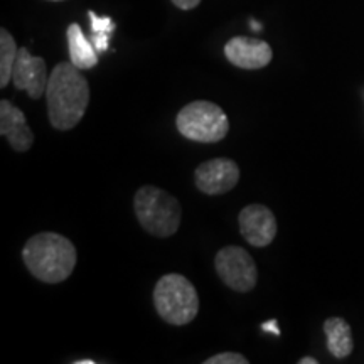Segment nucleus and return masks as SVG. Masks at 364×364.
Instances as JSON below:
<instances>
[{
  "mask_svg": "<svg viewBox=\"0 0 364 364\" xmlns=\"http://www.w3.org/2000/svg\"><path fill=\"white\" fill-rule=\"evenodd\" d=\"M68 48H70L71 63L80 70H91L98 65V51L93 43L86 39L83 29L78 24L68 27Z\"/></svg>",
  "mask_w": 364,
  "mask_h": 364,
  "instance_id": "13",
  "label": "nucleus"
},
{
  "mask_svg": "<svg viewBox=\"0 0 364 364\" xmlns=\"http://www.w3.org/2000/svg\"><path fill=\"white\" fill-rule=\"evenodd\" d=\"M324 334L327 338V349L334 358L344 359L353 353L354 339L351 326L343 317H329L324 322Z\"/></svg>",
  "mask_w": 364,
  "mask_h": 364,
  "instance_id": "12",
  "label": "nucleus"
},
{
  "mask_svg": "<svg viewBox=\"0 0 364 364\" xmlns=\"http://www.w3.org/2000/svg\"><path fill=\"white\" fill-rule=\"evenodd\" d=\"M49 122L56 130H71L83 120L90 105V85L80 68L59 63L49 75L46 88Z\"/></svg>",
  "mask_w": 364,
  "mask_h": 364,
  "instance_id": "1",
  "label": "nucleus"
},
{
  "mask_svg": "<svg viewBox=\"0 0 364 364\" xmlns=\"http://www.w3.org/2000/svg\"><path fill=\"white\" fill-rule=\"evenodd\" d=\"M299 364H318V361H317V359L311 358V356H307V358H302V359H300Z\"/></svg>",
  "mask_w": 364,
  "mask_h": 364,
  "instance_id": "20",
  "label": "nucleus"
},
{
  "mask_svg": "<svg viewBox=\"0 0 364 364\" xmlns=\"http://www.w3.org/2000/svg\"><path fill=\"white\" fill-rule=\"evenodd\" d=\"M250 26H252L255 31H260L262 29V26L258 24V22H255V21H250Z\"/></svg>",
  "mask_w": 364,
  "mask_h": 364,
  "instance_id": "21",
  "label": "nucleus"
},
{
  "mask_svg": "<svg viewBox=\"0 0 364 364\" xmlns=\"http://www.w3.org/2000/svg\"><path fill=\"white\" fill-rule=\"evenodd\" d=\"M176 7L182 9V11H191V9L198 7L201 4V0H172Z\"/></svg>",
  "mask_w": 364,
  "mask_h": 364,
  "instance_id": "18",
  "label": "nucleus"
},
{
  "mask_svg": "<svg viewBox=\"0 0 364 364\" xmlns=\"http://www.w3.org/2000/svg\"><path fill=\"white\" fill-rule=\"evenodd\" d=\"M262 331L272 332V334H275V336H280L279 322H277V318H272V321H268V322H265V324H262Z\"/></svg>",
  "mask_w": 364,
  "mask_h": 364,
  "instance_id": "19",
  "label": "nucleus"
},
{
  "mask_svg": "<svg viewBox=\"0 0 364 364\" xmlns=\"http://www.w3.org/2000/svg\"><path fill=\"white\" fill-rule=\"evenodd\" d=\"M0 135L6 136L16 152H27L34 144V134L26 115L7 100L0 102Z\"/></svg>",
  "mask_w": 364,
  "mask_h": 364,
  "instance_id": "11",
  "label": "nucleus"
},
{
  "mask_svg": "<svg viewBox=\"0 0 364 364\" xmlns=\"http://www.w3.org/2000/svg\"><path fill=\"white\" fill-rule=\"evenodd\" d=\"M240 167L231 159L218 157L203 162L194 172L196 188L208 196H221L236 188Z\"/></svg>",
  "mask_w": 364,
  "mask_h": 364,
  "instance_id": "7",
  "label": "nucleus"
},
{
  "mask_svg": "<svg viewBox=\"0 0 364 364\" xmlns=\"http://www.w3.org/2000/svg\"><path fill=\"white\" fill-rule=\"evenodd\" d=\"M19 48L7 29L0 31V88H6L12 80L14 65H16Z\"/></svg>",
  "mask_w": 364,
  "mask_h": 364,
  "instance_id": "14",
  "label": "nucleus"
},
{
  "mask_svg": "<svg viewBox=\"0 0 364 364\" xmlns=\"http://www.w3.org/2000/svg\"><path fill=\"white\" fill-rule=\"evenodd\" d=\"M88 17L91 21V31H93V33L112 34L113 31H115V24H113L110 17H98L93 11L88 12Z\"/></svg>",
  "mask_w": 364,
  "mask_h": 364,
  "instance_id": "15",
  "label": "nucleus"
},
{
  "mask_svg": "<svg viewBox=\"0 0 364 364\" xmlns=\"http://www.w3.org/2000/svg\"><path fill=\"white\" fill-rule=\"evenodd\" d=\"M75 364H95V361H91V359H81V361H75Z\"/></svg>",
  "mask_w": 364,
  "mask_h": 364,
  "instance_id": "22",
  "label": "nucleus"
},
{
  "mask_svg": "<svg viewBox=\"0 0 364 364\" xmlns=\"http://www.w3.org/2000/svg\"><path fill=\"white\" fill-rule=\"evenodd\" d=\"M22 260L34 279L44 284H61L75 272L78 253L66 236L46 231L26 241Z\"/></svg>",
  "mask_w": 364,
  "mask_h": 364,
  "instance_id": "2",
  "label": "nucleus"
},
{
  "mask_svg": "<svg viewBox=\"0 0 364 364\" xmlns=\"http://www.w3.org/2000/svg\"><path fill=\"white\" fill-rule=\"evenodd\" d=\"M108 41H110V34L107 33H93L91 36V43H93L95 49H97L98 53H103L108 49Z\"/></svg>",
  "mask_w": 364,
  "mask_h": 364,
  "instance_id": "17",
  "label": "nucleus"
},
{
  "mask_svg": "<svg viewBox=\"0 0 364 364\" xmlns=\"http://www.w3.org/2000/svg\"><path fill=\"white\" fill-rule=\"evenodd\" d=\"M238 223L241 236L255 248L268 247L279 231L275 215L263 204H250L241 209Z\"/></svg>",
  "mask_w": 364,
  "mask_h": 364,
  "instance_id": "8",
  "label": "nucleus"
},
{
  "mask_svg": "<svg viewBox=\"0 0 364 364\" xmlns=\"http://www.w3.org/2000/svg\"><path fill=\"white\" fill-rule=\"evenodd\" d=\"M215 267L223 284L236 292H250L257 287L258 268L247 250L241 247H225L216 253Z\"/></svg>",
  "mask_w": 364,
  "mask_h": 364,
  "instance_id": "6",
  "label": "nucleus"
},
{
  "mask_svg": "<svg viewBox=\"0 0 364 364\" xmlns=\"http://www.w3.org/2000/svg\"><path fill=\"white\" fill-rule=\"evenodd\" d=\"M177 130L182 136L201 144L221 142L230 132V120L221 107L206 100H196L177 113Z\"/></svg>",
  "mask_w": 364,
  "mask_h": 364,
  "instance_id": "5",
  "label": "nucleus"
},
{
  "mask_svg": "<svg viewBox=\"0 0 364 364\" xmlns=\"http://www.w3.org/2000/svg\"><path fill=\"white\" fill-rule=\"evenodd\" d=\"M154 306L164 322L186 326L199 312V295L196 287L179 273H167L154 289Z\"/></svg>",
  "mask_w": 364,
  "mask_h": 364,
  "instance_id": "4",
  "label": "nucleus"
},
{
  "mask_svg": "<svg viewBox=\"0 0 364 364\" xmlns=\"http://www.w3.org/2000/svg\"><path fill=\"white\" fill-rule=\"evenodd\" d=\"M48 70L46 61L39 56H33L27 48H19L16 65L12 71V83L17 90L26 91L33 100H39L48 88Z\"/></svg>",
  "mask_w": 364,
  "mask_h": 364,
  "instance_id": "9",
  "label": "nucleus"
},
{
  "mask_svg": "<svg viewBox=\"0 0 364 364\" xmlns=\"http://www.w3.org/2000/svg\"><path fill=\"white\" fill-rule=\"evenodd\" d=\"M204 364H248V359L240 353H221L208 358Z\"/></svg>",
  "mask_w": 364,
  "mask_h": 364,
  "instance_id": "16",
  "label": "nucleus"
},
{
  "mask_svg": "<svg viewBox=\"0 0 364 364\" xmlns=\"http://www.w3.org/2000/svg\"><path fill=\"white\" fill-rule=\"evenodd\" d=\"M48 2H63V0H48Z\"/></svg>",
  "mask_w": 364,
  "mask_h": 364,
  "instance_id": "23",
  "label": "nucleus"
},
{
  "mask_svg": "<svg viewBox=\"0 0 364 364\" xmlns=\"http://www.w3.org/2000/svg\"><path fill=\"white\" fill-rule=\"evenodd\" d=\"M134 211L140 226L156 238H169L176 235L182 221L179 201L156 186H144L136 191Z\"/></svg>",
  "mask_w": 364,
  "mask_h": 364,
  "instance_id": "3",
  "label": "nucleus"
},
{
  "mask_svg": "<svg viewBox=\"0 0 364 364\" xmlns=\"http://www.w3.org/2000/svg\"><path fill=\"white\" fill-rule=\"evenodd\" d=\"M225 56L231 65L241 70H262L270 65L273 51L265 41L238 36L226 43Z\"/></svg>",
  "mask_w": 364,
  "mask_h": 364,
  "instance_id": "10",
  "label": "nucleus"
}]
</instances>
